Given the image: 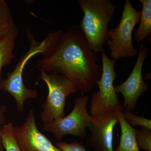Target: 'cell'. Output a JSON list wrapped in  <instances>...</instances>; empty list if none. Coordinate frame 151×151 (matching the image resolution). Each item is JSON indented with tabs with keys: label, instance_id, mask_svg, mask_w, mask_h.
Masks as SVG:
<instances>
[{
	"label": "cell",
	"instance_id": "8",
	"mask_svg": "<svg viewBox=\"0 0 151 151\" xmlns=\"http://www.w3.org/2000/svg\"><path fill=\"white\" fill-rule=\"evenodd\" d=\"M139 48L137 61L129 76L122 84L114 86L117 94L121 93L124 97L122 107L126 111H134L139 97L149 89V86L144 81L142 75L143 64L147 58L149 48L147 46L144 47L143 42L140 45Z\"/></svg>",
	"mask_w": 151,
	"mask_h": 151
},
{
	"label": "cell",
	"instance_id": "4",
	"mask_svg": "<svg viewBox=\"0 0 151 151\" xmlns=\"http://www.w3.org/2000/svg\"><path fill=\"white\" fill-rule=\"evenodd\" d=\"M101 53L102 73L96 83L99 90L92 94L90 103V113L93 117L108 115L123 109L114 88V81L117 76L115 65L117 60L109 58L104 49Z\"/></svg>",
	"mask_w": 151,
	"mask_h": 151
},
{
	"label": "cell",
	"instance_id": "19",
	"mask_svg": "<svg viewBox=\"0 0 151 151\" xmlns=\"http://www.w3.org/2000/svg\"><path fill=\"white\" fill-rule=\"evenodd\" d=\"M6 107L4 105H2L0 107V151H2L3 147L1 140V133L2 126H4L6 123Z\"/></svg>",
	"mask_w": 151,
	"mask_h": 151
},
{
	"label": "cell",
	"instance_id": "6",
	"mask_svg": "<svg viewBox=\"0 0 151 151\" xmlns=\"http://www.w3.org/2000/svg\"><path fill=\"white\" fill-rule=\"evenodd\" d=\"M40 78L43 80L48 89L46 100L42 105L40 117L43 123H49L65 116V108L68 95L78 92L73 82L56 73L49 74L38 68Z\"/></svg>",
	"mask_w": 151,
	"mask_h": 151
},
{
	"label": "cell",
	"instance_id": "9",
	"mask_svg": "<svg viewBox=\"0 0 151 151\" xmlns=\"http://www.w3.org/2000/svg\"><path fill=\"white\" fill-rule=\"evenodd\" d=\"M13 133L22 151H63L40 132L32 110L29 111L23 124L14 126Z\"/></svg>",
	"mask_w": 151,
	"mask_h": 151
},
{
	"label": "cell",
	"instance_id": "14",
	"mask_svg": "<svg viewBox=\"0 0 151 151\" xmlns=\"http://www.w3.org/2000/svg\"><path fill=\"white\" fill-rule=\"evenodd\" d=\"M16 27L7 3L0 0V41Z\"/></svg>",
	"mask_w": 151,
	"mask_h": 151
},
{
	"label": "cell",
	"instance_id": "17",
	"mask_svg": "<svg viewBox=\"0 0 151 151\" xmlns=\"http://www.w3.org/2000/svg\"><path fill=\"white\" fill-rule=\"evenodd\" d=\"M136 139L139 149L151 151V130L144 128L136 129Z\"/></svg>",
	"mask_w": 151,
	"mask_h": 151
},
{
	"label": "cell",
	"instance_id": "16",
	"mask_svg": "<svg viewBox=\"0 0 151 151\" xmlns=\"http://www.w3.org/2000/svg\"><path fill=\"white\" fill-rule=\"evenodd\" d=\"M122 112L123 117L126 122L131 127L141 126L143 128L151 130V120L135 115L132 111L122 109Z\"/></svg>",
	"mask_w": 151,
	"mask_h": 151
},
{
	"label": "cell",
	"instance_id": "18",
	"mask_svg": "<svg viewBox=\"0 0 151 151\" xmlns=\"http://www.w3.org/2000/svg\"><path fill=\"white\" fill-rule=\"evenodd\" d=\"M55 145L63 151H87L82 144L77 142L68 143L58 142L55 143Z\"/></svg>",
	"mask_w": 151,
	"mask_h": 151
},
{
	"label": "cell",
	"instance_id": "5",
	"mask_svg": "<svg viewBox=\"0 0 151 151\" xmlns=\"http://www.w3.org/2000/svg\"><path fill=\"white\" fill-rule=\"evenodd\" d=\"M140 16V12L134 8L129 0H126L119 24L108 31L106 43L111 50L112 59L117 60L138 54L137 50L133 45L132 33L139 22Z\"/></svg>",
	"mask_w": 151,
	"mask_h": 151
},
{
	"label": "cell",
	"instance_id": "10",
	"mask_svg": "<svg viewBox=\"0 0 151 151\" xmlns=\"http://www.w3.org/2000/svg\"><path fill=\"white\" fill-rule=\"evenodd\" d=\"M118 112L94 117L95 120L88 129L91 135L86 143L94 151H114L113 131L119 123Z\"/></svg>",
	"mask_w": 151,
	"mask_h": 151
},
{
	"label": "cell",
	"instance_id": "2",
	"mask_svg": "<svg viewBox=\"0 0 151 151\" xmlns=\"http://www.w3.org/2000/svg\"><path fill=\"white\" fill-rule=\"evenodd\" d=\"M78 3L84 13L79 27L90 49L95 53L101 52L117 6L110 0H78Z\"/></svg>",
	"mask_w": 151,
	"mask_h": 151
},
{
	"label": "cell",
	"instance_id": "3",
	"mask_svg": "<svg viewBox=\"0 0 151 151\" xmlns=\"http://www.w3.org/2000/svg\"><path fill=\"white\" fill-rule=\"evenodd\" d=\"M26 33L29 42L28 50L22 55L12 71L7 73V78L2 79L1 82L2 91L8 92L14 97H20L27 92L28 88L23 80V73L29 60L38 53H42L44 56L56 45L64 32L62 29L51 31L41 41L36 40L30 29H26Z\"/></svg>",
	"mask_w": 151,
	"mask_h": 151
},
{
	"label": "cell",
	"instance_id": "1",
	"mask_svg": "<svg viewBox=\"0 0 151 151\" xmlns=\"http://www.w3.org/2000/svg\"><path fill=\"white\" fill-rule=\"evenodd\" d=\"M97 60L82 31L75 25L68 29L54 47L38 61L37 66L63 76L84 93L92 90L100 78L102 66Z\"/></svg>",
	"mask_w": 151,
	"mask_h": 151
},
{
	"label": "cell",
	"instance_id": "13",
	"mask_svg": "<svg viewBox=\"0 0 151 151\" xmlns=\"http://www.w3.org/2000/svg\"><path fill=\"white\" fill-rule=\"evenodd\" d=\"M142 4L139 25L134 35L137 43H142L151 33V1L139 0Z\"/></svg>",
	"mask_w": 151,
	"mask_h": 151
},
{
	"label": "cell",
	"instance_id": "7",
	"mask_svg": "<svg viewBox=\"0 0 151 151\" xmlns=\"http://www.w3.org/2000/svg\"><path fill=\"white\" fill-rule=\"evenodd\" d=\"M88 96L77 98L72 111L67 116L49 123H44L43 129L52 134L60 142L63 136L71 135L84 139L88 129L95 119L89 115L86 108Z\"/></svg>",
	"mask_w": 151,
	"mask_h": 151
},
{
	"label": "cell",
	"instance_id": "12",
	"mask_svg": "<svg viewBox=\"0 0 151 151\" xmlns=\"http://www.w3.org/2000/svg\"><path fill=\"white\" fill-rule=\"evenodd\" d=\"M19 34L17 27L11 30L0 41V85L1 81V73L4 66H8L12 63L14 58L13 51L15 46V40ZM0 89V101L1 98Z\"/></svg>",
	"mask_w": 151,
	"mask_h": 151
},
{
	"label": "cell",
	"instance_id": "15",
	"mask_svg": "<svg viewBox=\"0 0 151 151\" xmlns=\"http://www.w3.org/2000/svg\"><path fill=\"white\" fill-rule=\"evenodd\" d=\"M13 127L12 122L3 126L1 133L2 145L6 151H22L14 136Z\"/></svg>",
	"mask_w": 151,
	"mask_h": 151
},
{
	"label": "cell",
	"instance_id": "11",
	"mask_svg": "<svg viewBox=\"0 0 151 151\" xmlns=\"http://www.w3.org/2000/svg\"><path fill=\"white\" fill-rule=\"evenodd\" d=\"M118 119L121 135L119 147L114 151H140L136 141V129L126 122L121 111L118 112Z\"/></svg>",
	"mask_w": 151,
	"mask_h": 151
}]
</instances>
